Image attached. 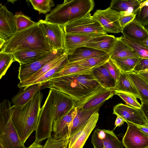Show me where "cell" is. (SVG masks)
<instances>
[{"label":"cell","mask_w":148,"mask_h":148,"mask_svg":"<svg viewBox=\"0 0 148 148\" xmlns=\"http://www.w3.org/2000/svg\"><path fill=\"white\" fill-rule=\"evenodd\" d=\"M75 103L68 95L59 90L50 89L40 109L34 141L40 143L51 137L53 122L68 113L75 107Z\"/></svg>","instance_id":"cell-1"},{"label":"cell","mask_w":148,"mask_h":148,"mask_svg":"<svg viewBox=\"0 0 148 148\" xmlns=\"http://www.w3.org/2000/svg\"><path fill=\"white\" fill-rule=\"evenodd\" d=\"M102 87L89 71L51 78L42 88L56 89L79 102Z\"/></svg>","instance_id":"cell-2"},{"label":"cell","mask_w":148,"mask_h":148,"mask_svg":"<svg viewBox=\"0 0 148 148\" xmlns=\"http://www.w3.org/2000/svg\"><path fill=\"white\" fill-rule=\"evenodd\" d=\"M43 98V95L40 91L25 104L19 106H12L11 107L12 122L24 144L32 133L36 130Z\"/></svg>","instance_id":"cell-3"},{"label":"cell","mask_w":148,"mask_h":148,"mask_svg":"<svg viewBox=\"0 0 148 148\" xmlns=\"http://www.w3.org/2000/svg\"><path fill=\"white\" fill-rule=\"evenodd\" d=\"M26 49L46 52L51 51L38 21L26 29L16 32L5 41L0 52L12 54Z\"/></svg>","instance_id":"cell-4"},{"label":"cell","mask_w":148,"mask_h":148,"mask_svg":"<svg viewBox=\"0 0 148 148\" xmlns=\"http://www.w3.org/2000/svg\"><path fill=\"white\" fill-rule=\"evenodd\" d=\"M95 5L93 0H65L46 14L44 20L63 26L90 13Z\"/></svg>","instance_id":"cell-5"},{"label":"cell","mask_w":148,"mask_h":148,"mask_svg":"<svg viewBox=\"0 0 148 148\" xmlns=\"http://www.w3.org/2000/svg\"><path fill=\"white\" fill-rule=\"evenodd\" d=\"M11 103L4 99L0 104V146L3 148H27L20 139L12 119Z\"/></svg>","instance_id":"cell-6"},{"label":"cell","mask_w":148,"mask_h":148,"mask_svg":"<svg viewBox=\"0 0 148 148\" xmlns=\"http://www.w3.org/2000/svg\"><path fill=\"white\" fill-rule=\"evenodd\" d=\"M68 34H105L106 32L90 13L63 26Z\"/></svg>","instance_id":"cell-7"},{"label":"cell","mask_w":148,"mask_h":148,"mask_svg":"<svg viewBox=\"0 0 148 148\" xmlns=\"http://www.w3.org/2000/svg\"><path fill=\"white\" fill-rule=\"evenodd\" d=\"M66 53V51L64 48L52 50L32 61L20 64L18 75L20 82L36 73L51 60Z\"/></svg>","instance_id":"cell-8"},{"label":"cell","mask_w":148,"mask_h":148,"mask_svg":"<svg viewBox=\"0 0 148 148\" xmlns=\"http://www.w3.org/2000/svg\"><path fill=\"white\" fill-rule=\"evenodd\" d=\"M106 32L116 34L122 32L120 20L123 16L122 12L112 9L110 7L104 10H97L92 15Z\"/></svg>","instance_id":"cell-9"},{"label":"cell","mask_w":148,"mask_h":148,"mask_svg":"<svg viewBox=\"0 0 148 148\" xmlns=\"http://www.w3.org/2000/svg\"><path fill=\"white\" fill-rule=\"evenodd\" d=\"M38 22L51 50L65 49L66 33L63 26L42 19Z\"/></svg>","instance_id":"cell-10"},{"label":"cell","mask_w":148,"mask_h":148,"mask_svg":"<svg viewBox=\"0 0 148 148\" xmlns=\"http://www.w3.org/2000/svg\"><path fill=\"white\" fill-rule=\"evenodd\" d=\"M113 114L122 118L125 121L135 125L148 127L147 121L141 108L119 103L113 108Z\"/></svg>","instance_id":"cell-11"},{"label":"cell","mask_w":148,"mask_h":148,"mask_svg":"<svg viewBox=\"0 0 148 148\" xmlns=\"http://www.w3.org/2000/svg\"><path fill=\"white\" fill-rule=\"evenodd\" d=\"M127 128L122 143L125 148H148V135L140 130L136 125L126 121Z\"/></svg>","instance_id":"cell-12"},{"label":"cell","mask_w":148,"mask_h":148,"mask_svg":"<svg viewBox=\"0 0 148 148\" xmlns=\"http://www.w3.org/2000/svg\"><path fill=\"white\" fill-rule=\"evenodd\" d=\"M93 148H123L122 143L113 131L96 129L92 135Z\"/></svg>","instance_id":"cell-13"},{"label":"cell","mask_w":148,"mask_h":148,"mask_svg":"<svg viewBox=\"0 0 148 148\" xmlns=\"http://www.w3.org/2000/svg\"><path fill=\"white\" fill-rule=\"evenodd\" d=\"M114 95V90L102 87L84 99L75 103V107L84 110H89L97 107Z\"/></svg>","instance_id":"cell-14"},{"label":"cell","mask_w":148,"mask_h":148,"mask_svg":"<svg viewBox=\"0 0 148 148\" xmlns=\"http://www.w3.org/2000/svg\"><path fill=\"white\" fill-rule=\"evenodd\" d=\"M77 112V108L75 107L67 114L53 122L52 131L53 138L69 139L73 121Z\"/></svg>","instance_id":"cell-15"},{"label":"cell","mask_w":148,"mask_h":148,"mask_svg":"<svg viewBox=\"0 0 148 148\" xmlns=\"http://www.w3.org/2000/svg\"><path fill=\"white\" fill-rule=\"evenodd\" d=\"M16 32L15 15L0 4V38L8 40Z\"/></svg>","instance_id":"cell-16"},{"label":"cell","mask_w":148,"mask_h":148,"mask_svg":"<svg viewBox=\"0 0 148 148\" xmlns=\"http://www.w3.org/2000/svg\"><path fill=\"white\" fill-rule=\"evenodd\" d=\"M98 111L93 113L86 125L69 139L68 148H83L89 135L96 125L99 117Z\"/></svg>","instance_id":"cell-17"},{"label":"cell","mask_w":148,"mask_h":148,"mask_svg":"<svg viewBox=\"0 0 148 148\" xmlns=\"http://www.w3.org/2000/svg\"><path fill=\"white\" fill-rule=\"evenodd\" d=\"M69 62H74L92 58L99 57L109 54L97 49L85 46L79 47L66 52Z\"/></svg>","instance_id":"cell-18"},{"label":"cell","mask_w":148,"mask_h":148,"mask_svg":"<svg viewBox=\"0 0 148 148\" xmlns=\"http://www.w3.org/2000/svg\"><path fill=\"white\" fill-rule=\"evenodd\" d=\"M123 36L143 42L148 38V31L136 18L125 26L121 32Z\"/></svg>","instance_id":"cell-19"},{"label":"cell","mask_w":148,"mask_h":148,"mask_svg":"<svg viewBox=\"0 0 148 148\" xmlns=\"http://www.w3.org/2000/svg\"><path fill=\"white\" fill-rule=\"evenodd\" d=\"M103 104L89 110H84L81 108H76L77 112L73 121L69 139L86 125L92 115L98 111Z\"/></svg>","instance_id":"cell-20"},{"label":"cell","mask_w":148,"mask_h":148,"mask_svg":"<svg viewBox=\"0 0 148 148\" xmlns=\"http://www.w3.org/2000/svg\"><path fill=\"white\" fill-rule=\"evenodd\" d=\"M116 37L107 34L96 37L80 46H86L110 54L116 41ZM79 46V47H80Z\"/></svg>","instance_id":"cell-21"},{"label":"cell","mask_w":148,"mask_h":148,"mask_svg":"<svg viewBox=\"0 0 148 148\" xmlns=\"http://www.w3.org/2000/svg\"><path fill=\"white\" fill-rule=\"evenodd\" d=\"M66 55V53L51 60L36 73L22 81H20L18 84V87L20 88H23L24 90L32 85L37 79L56 65Z\"/></svg>","instance_id":"cell-22"},{"label":"cell","mask_w":148,"mask_h":148,"mask_svg":"<svg viewBox=\"0 0 148 148\" xmlns=\"http://www.w3.org/2000/svg\"><path fill=\"white\" fill-rule=\"evenodd\" d=\"M143 0H112L110 7L113 9L123 12L124 16L137 14Z\"/></svg>","instance_id":"cell-23"},{"label":"cell","mask_w":148,"mask_h":148,"mask_svg":"<svg viewBox=\"0 0 148 148\" xmlns=\"http://www.w3.org/2000/svg\"><path fill=\"white\" fill-rule=\"evenodd\" d=\"M91 73L95 80L103 87L114 90L116 85L115 81L104 64L92 69Z\"/></svg>","instance_id":"cell-24"},{"label":"cell","mask_w":148,"mask_h":148,"mask_svg":"<svg viewBox=\"0 0 148 148\" xmlns=\"http://www.w3.org/2000/svg\"><path fill=\"white\" fill-rule=\"evenodd\" d=\"M109 55L112 59L139 58L133 49L123 40L122 36L116 37L115 44Z\"/></svg>","instance_id":"cell-25"},{"label":"cell","mask_w":148,"mask_h":148,"mask_svg":"<svg viewBox=\"0 0 148 148\" xmlns=\"http://www.w3.org/2000/svg\"><path fill=\"white\" fill-rule=\"evenodd\" d=\"M66 34L65 38V49L66 53L85 44L96 37L107 34Z\"/></svg>","instance_id":"cell-26"},{"label":"cell","mask_w":148,"mask_h":148,"mask_svg":"<svg viewBox=\"0 0 148 148\" xmlns=\"http://www.w3.org/2000/svg\"><path fill=\"white\" fill-rule=\"evenodd\" d=\"M42 86L38 83L32 85L18 93L12 99L13 106H22L27 103L33 99L35 95L42 89Z\"/></svg>","instance_id":"cell-27"},{"label":"cell","mask_w":148,"mask_h":148,"mask_svg":"<svg viewBox=\"0 0 148 148\" xmlns=\"http://www.w3.org/2000/svg\"><path fill=\"white\" fill-rule=\"evenodd\" d=\"M115 92H122L133 95L140 99L138 92L126 73H123L119 77L114 90Z\"/></svg>","instance_id":"cell-28"},{"label":"cell","mask_w":148,"mask_h":148,"mask_svg":"<svg viewBox=\"0 0 148 148\" xmlns=\"http://www.w3.org/2000/svg\"><path fill=\"white\" fill-rule=\"evenodd\" d=\"M126 73L137 90L141 102H148V84L134 71Z\"/></svg>","instance_id":"cell-29"},{"label":"cell","mask_w":148,"mask_h":148,"mask_svg":"<svg viewBox=\"0 0 148 148\" xmlns=\"http://www.w3.org/2000/svg\"><path fill=\"white\" fill-rule=\"evenodd\" d=\"M46 52H47L41 51L26 49L16 51L12 54L14 61L18 62L20 64L32 61Z\"/></svg>","instance_id":"cell-30"},{"label":"cell","mask_w":148,"mask_h":148,"mask_svg":"<svg viewBox=\"0 0 148 148\" xmlns=\"http://www.w3.org/2000/svg\"><path fill=\"white\" fill-rule=\"evenodd\" d=\"M91 70V69L79 64L69 62L64 67L54 74L51 78L89 71Z\"/></svg>","instance_id":"cell-31"},{"label":"cell","mask_w":148,"mask_h":148,"mask_svg":"<svg viewBox=\"0 0 148 148\" xmlns=\"http://www.w3.org/2000/svg\"><path fill=\"white\" fill-rule=\"evenodd\" d=\"M69 62L67 54L56 65L37 79L32 85L38 83L42 87L44 84L50 79L54 74L63 69Z\"/></svg>","instance_id":"cell-32"},{"label":"cell","mask_w":148,"mask_h":148,"mask_svg":"<svg viewBox=\"0 0 148 148\" xmlns=\"http://www.w3.org/2000/svg\"><path fill=\"white\" fill-rule=\"evenodd\" d=\"M122 38L133 49L139 58H148V47L140 42L123 36Z\"/></svg>","instance_id":"cell-33"},{"label":"cell","mask_w":148,"mask_h":148,"mask_svg":"<svg viewBox=\"0 0 148 148\" xmlns=\"http://www.w3.org/2000/svg\"><path fill=\"white\" fill-rule=\"evenodd\" d=\"M139 58H124L112 59L122 73L133 71Z\"/></svg>","instance_id":"cell-34"},{"label":"cell","mask_w":148,"mask_h":148,"mask_svg":"<svg viewBox=\"0 0 148 148\" xmlns=\"http://www.w3.org/2000/svg\"><path fill=\"white\" fill-rule=\"evenodd\" d=\"M110 58V55L108 54L103 57L92 58L72 63L92 69L104 64Z\"/></svg>","instance_id":"cell-35"},{"label":"cell","mask_w":148,"mask_h":148,"mask_svg":"<svg viewBox=\"0 0 148 148\" xmlns=\"http://www.w3.org/2000/svg\"><path fill=\"white\" fill-rule=\"evenodd\" d=\"M15 20L16 32L26 29L34 25L36 23L32 21L28 16L21 13L16 14L15 15Z\"/></svg>","instance_id":"cell-36"},{"label":"cell","mask_w":148,"mask_h":148,"mask_svg":"<svg viewBox=\"0 0 148 148\" xmlns=\"http://www.w3.org/2000/svg\"><path fill=\"white\" fill-rule=\"evenodd\" d=\"M29 1L33 8L40 13L46 14L55 6L54 2L52 0H32Z\"/></svg>","instance_id":"cell-37"},{"label":"cell","mask_w":148,"mask_h":148,"mask_svg":"<svg viewBox=\"0 0 148 148\" xmlns=\"http://www.w3.org/2000/svg\"><path fill=\"white\" fill-rule=\"evenodd\" d=\"M14 61L12 53L0 52V79L6 73L8 69Z\"/></svg>","instance_id":"cell-38"},{"label":"cell","mask_w":148,"mask_h":148,"mask_svg":"<svg viewBox=\"0 0 148 148\" xmlns=\"http://www.w3.org/2000/svg\"><path fill=\"white\" fill-rule=\"evenodd\" d=\"M69 142L68 138L56 139L51 137L47 139L42 148H65Z\"/></svg>","instance_id":"cell-39"},{"label":"cell","mask_w":148,"mask_h":148,"mask_svg":"<svg viewBox=\"0 0 148 148\" xmlns=\"http://www.w3.org/2000/svg\"><path fill=\"white\" fill-rule=\"evenodd\" d=\"M114 95L120 97L127 105L133 107L141 108V105L136 98L130 94L122 92H115Z\"/></svg>","instance_id":"cell-40"},{"label":"cell","mask_w":148,"mask_h":148,"mask_svg":"<svg viewBox=\"0 0 148 148\" xmlns=\"http://www.w3.org/2000/svg\"><path fill=\"white\" fill-rule=\"evenodd\" d=\"M104 65L115 80L116 84L119 77L123 73L110 58L104 64Z\"/></svg>","instance_id":"cell-41"},{"label":"cell","mask_w":148,"mask_h":148,"mask_svg":"<svg viewBox=\"0 0 148 148\" xmlns=\"http://www.w3.org/2000/svg\"><path fill=\"white\" fill-rule=\"evenodd\" d=\"M136 19L144 27L148 25V6H144L140 9Z\"/></svg>","instance_id":"cell-42"},{"label":"cell","mask_w":148,"mask_h":148,"mask_svg":"<svg viewBox=\"0 0 148 148\" xmlns=\"http://www.w3.org/2000/svg\"><path fill=\"white\" fill-rule=\"evenodd\" d=\"M148 69V58H139L133 71L138 72Z\"/></svg>","instance_id":"cell-43"},{"label":"cell","mask_w":148,"mask_h":148,"mask_svg":"<svg viewBox=\"0 0 148 148\" xmlns=\"http://www.w3.org/2000/svg\"><path fill=\"white\" fill-rule=\"evenodd\" d=\"M137 15V14H133L124 16L121 18L120 20V22L122 29L135 19Z\"/></svg>","instance_id":"cell-44"},{"label":"cell","mask_w":148,"mask_h":148,"mask_svg":"<svg viewBox=\"0 0 148 148\" xmlns=\"http://www.w3.org/2000/svg\"><path fill=\"white\" fill-rule=\"evenodd\" d=\"M135 72L148 84V69Z\"/></svg>","instance_id":"cell-45"},{"label":"cell","mask_w":148,"mask_h":148,"mask_svg":"<svg viewBox=\"0 0 148 148\" xmlns=\"http://www.w3.org/2000/svg\"><path fill=\"white\" fill-rule=\"evenodd\" d=\"M141 108L148 122V102H142Z\"/></svg>","instance_id":"cell-46"},{"label":"cell","mask_w":148,"mask_h":148,"mask_svg":"<svg viewBox=\"0 0 148 148\" xmlns=\"http://www.w3.org/2000/svg\"><path fill=\"white\" fill-rule=\"evenodd\" d=\"M124 122L125 121L123 119L119 116H117L114 123V125L116 126L115 128L117 127L121 126L124 124Z\"/></svg>","instance_id":"cell-47"},{"label":"cell","mask_w":148,"mask_h":148,"mask_svg":"<svg viewBox=\"0 0 148 148\" xmlns=\"http://www.w3.org/2000/svg\"><path fill=\"white\" fill-rule=\"evenodd\" d=\"M43 145L40 143L34 142L27 148H42Z\"/></svg>","instance_id":"cell-48"},{"label":"cell","mask_w":148,"mask_h":148,"mask_svg":"<svg viewBox=\"0 0 148 148\" xmlns=\"http://www.w3.org/2000/svg\"><path fill=\"white\" fill-rule=\"evenodd\" d=\"M136 125L140 130L148 135V127Z\"/></svg>","instance_id":"cell-49"},{"label":"cell","mask_w":148,"mask_h":148,"mask_svg":"<svg viewBox=\"0 0 148 148\" xmlns=\"http://www.w3.org/2000/svg\"><path fill=\"white\" fill-rule=\"evenodd\" d=\"M144 6H148V0H143L140 4V9Z\"/></svg>","instance_id":"cell-50"},{"label":"cell","mask_w":148,"mask_h":148,"mask_svg":"<svg viewBox=\"0 0 148 148\" xmlns=\"http://www.w3.org/2000/svg\"><path fill=\"white\" fill-rule=\"evenodd\" d=\"M5 41L4 40L0 38V50L3 47L5 43Z\"/></svg>","instance_id":"cell-51"},{"label":"cell","mask_w":148,"mask_h":148,"mask_svg":"<svg viewBox=\"0 0 148 148\" xmlns=\"http://www.w3.org/2000/svg\"><path fill=\"white\" fill-rule=\"evenodd\" d=\"M142 43L148 47V38H147L146 40H145Z\"/></svg>","instance_id":"cell-52"},{"label":"cell","mask_w":148,"mask_h":148,"mask_svg":"<svg viewBox=\"0 0 148 148\" xmlns=\"http://www.w3.org/2000/svg\"><path fill=\"white\" fill-rule=\"evenodd\" d=\"M146 28L147 29V30L148 31V26H147Z\"/></svg>","instance_id":"cell-53"},{"label":"cell","mask_w":148,"mask_h":148,"mask_svg":"<svg viewBox=\"0 0 148 148\" xmlns=\"http://www.w3.org/2000/svg\"><path fill=\"white\" fill-rule=\"evenodd\" d=\"M0 148H3L1 146H0Z\"/></svg>","instance_id":"cell-54"},{"label":"cell","mask_w":148,"mask_h":148,"mask_svg":"<svg viewBox=\"0 0 148 148\" xmlns=\"http://www.w3.org/2000/svg\"><path fill=\"white\" fill-rule=\"evenodd\" d=\"M65 148H68V147H66Z\"/></svg>","instance_id":"cell-55"}]
</instances>
